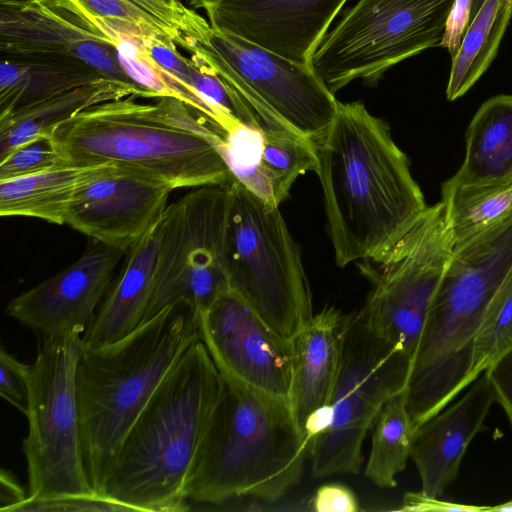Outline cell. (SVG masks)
I'll list each match as a JSON object with an SVG mask.
<instances>
[{
  "label": "cell",
  "mask_w": 512,
  "mask_h": 512,
  "mask_svg": "<svg viewBox=\"0 0 512 512\" xmlns=\"http://www.w3.org/2000/svg\"><path fill=\"white\" fill-rule=\"evenodd\" d=\"M159 223L127 250L118 277L82 335L84 347L113 343L144 322L155 279Z\"/></svg>",
  "instance_id": "21"
},
{
  "label": "cell",
  "mask_w": 512,
  "mask_h": 512,
  "mask_svg": "<svg viewBox=\"0 0 512 512\" xmlns=\"http://www.w3.org/2000/svg\"><path fill=\"white\" fill-rule=\"evenodd\" d=\"M130 95L150 98L140 88L103 78L60 92L0 118V160L37 136L51 135L59 124L86 108Z\"/></svg>",
  "instance_id": "25"
},
{
  "label": "cell",
  "mask_w": 512,
  "mask_h": 512,
  "mask_svg": "<svg viewBox=\"0 0 512 512\" xmlns=\"http://www.w3.org/2000/svg\"><path fill=\"white\" fill-rule=\"evenodd\" d=\"M70 1L95 18L133 24L148 36L168 45L182 46L185 22L160 11L145 0Z\"/></svg>",
  "instance_id": "30"
},
{
  "label": "cell",
  "mask_w": 512,
  "mask_h": 512,
  "mask_svg": "<svg viewBox=\"0 0 512 512\" xmlns=\"http://www.w3.org/2000/svg\"><path fill=\"white\" fill-rule=\"evenodd\" d=\"M401 510L405 511H464L480 512L487 511L488 506H475L458 504L439 500L425 495L424 493H407L403 499Z\"/></svg>",
  "instance_id": "38"
},
{
  "label": "cell",
  "mask_w": 512,
  "mask_h": 512,
  "mask_svg": "<svg viewBox=\"0 0 512 512\" xmlns=\"http://www.w3.org/2000/svg\"><path fill=\"white\" fill-rule=\"evenodd\" d=\"M126 252L90 239L75 262L11 299L6 315L41 335L42 339L68 333L83 335L111 287L116 268Z\"/></svg>",
  "instance_id": "16"
},
{
  "label": "cell",
  "mask_w": 512,
  "mask_h": 512,
  "mask_svg": "<svg viewBox=\"0 0 512 512\" xmlns=\"http://www.w3.org/2000/svg\"><path fill=\"white\" fill-rule=\"evenodd\" d=\"M31 365H26L4 347L0 350V394L25 416L30 398Z\"/></svg>",
  "instance_id": "34"
},
{
  "label": "cell",
  "mask_w": 512,
  "mask_h": 512,
  "mask_svg": "<svg viewBox=\"0 0 512 512\" xmlns=\"http://www.w3.org/2000/svg\"><path fill=\"white\" fill-rule=\"evenodd\" d=\"M229 189L207 185L166 208L159 223L158 257L144 322L185 302L201 315L226 291Z\"/></svg>",
  "instance_id": "13"
},
{
  "label": "cell",
  "mask_w": 512,
  "mask_h": 512,
  "mask_svg": "<svg viewBox=\"0 0 512 512\" xmlns=\"http://www.w3.org/2000/svg\"><path fill=\"white\" fill-rule=\"evenodd\" d=\"M82 335L42 339L31 365L30 398L23 441L28 498L98 493L83 461L76 371Z\"/></svg>",
  "instance_id": "10"
},
{
  "label": "cell",
  "mask_w": 512,
  "mask_h": 512,
  "mask_svg": "<svg viewBox=\"0 0 512 512\" xmlns=\"http://www.w3.org/2000/svg\"><path fill=\"white\" fill-rule=\"evenodd\" d=\"M222 389L206 346H190L125 436L99 493L134 512L189 511L185 488Z\"/></svg>",
  "instance_id": "3"
},
{
  "label": "cell",
  "mask_w": 512,
  "mask_h": 512,
  "mask_svg": "<svg viewBox=\"0 0 512 512\" xmlns=\"http://www.w3.org/2000/svg\"><path fill=\"white\" fill-rule=\"evenodd\" d=\"M228 189L229 288L291 341L314 315L299 249L278 207L269 206L235 179Z\"/></svg>",
  "instance_id": "8"
},
{
  "label": "cell",
  "mask_w": 512,
  "mask_h": 512,
  "mask_svg": "<svg viewBox=\"0 0 512 512\" xmlns=\"http://www.w3.org/2000/svg\"><path fill=\"white\" fill-rule=\"evenodd\" d=\"M316 512H357L359 502L354 492L340 483H327L320 486L311 500Z\"/></svg>",
  "instance_id": "35"
},
{
  "label": "cell",
  "mask_w": 512,
  "mask_h": 512,
  "mask_svg": "<svg viewBox=\"0 0 512 512\" xmlns=\"http://www.w3.org/2000/svg\"><path fill=\"white\" fill-rule=\"evenodd\" d=\"M347 0H223L206 10L210 25L297 64L312 57Z\"/></svg>",
  "instance_id": "18"
},
{
  "label": "cell",
  "mask_w": 512,
  "mask_h": 512,
  "mask_svg": "<svg viewBox=\"0 0 512 512\" xmlns=\"http://www.w3.org/2000/svg\"><path fill=\"white\" fill-rule=\"evenodd\" d=\"M316 148V174L338 267L380 256L427 209L389 125L362 102L338 101Z\"/></svg>",
  "instance_id": "1"
},
{
  "label": "cell",
  "mask_w": 512,
  "mask_h": 512,
  "mask_svg": "<svg viewBox=\"0 0 512 512\" xmlns=\"http://www.w3.org/2000/svg\"><path fill=\"white\" fill-rule=\"evenodd\" d=\"M411 367L412 359L373 335L358 311L345 315L339 370L329 402L334 418L310 447L313 476L359 472L363 440L384 404L406 389Z\"/></svg>",
  "instance_id": "11"
},
{
  "label": "cell",
  "mask_w": 512,
  "mask_h": 512,
  "mask_svg": "<svg viewBox=\"0 0 512 512\" xmlns=\"http://www.w3.org/2000/svg\"><path fill=\"white\" fill-rule=\"evenodd\" d=\"M345 314L327 306L292 338L289 404L303 431L306 417L330 402L337 378Z\"/></svg>",
  "instance_id": "22"
},
{
  "label": "cell",
  "mask_w": 512,
  "mask_h": 512,
  "mask_svg": "<svg viewBox=\"0 0 512 512\" xmlns=\"http://www.w3.org/2000/svg\"><path fill=\"white\" fill-rule=\"evenodd\" d=\"M65 165L52 137L40 135L0 160V181L35 175Z\"/></svg>",
  "instance_id": "32"
},
{
  "label": "cell",
  "mask_w": 512,
  "mask_h": 512,
  "mask_svg": "<svg viewBox=\"0 0 512 512\" xmlns=\"http://www.w3.org/2000/svg\"><path fill=\"white\" fill-rule=\"evenodd\" d=\"M223 0H189V5L192 9H204L205 11L209 8L219 4Z\"/></svg>",
  "instance_id": "42"
},
{
  "label": "cell",
  "mask_w": 512,
  "mask_h": 512,
  "mask_svg": "<svg viewBox=\"0 0 512 512\" xmlns=\"http://www.w3.org/2000/svg\"><path fill=\"white\" fill-rule=\"evenodd\" d=\"M199 340V315L181 302L113 343L83 346L76 371L81 446L88 480L98 493L139 413Z\"/></svg>",
  "instance_id": "4"
},
{
  "label": "cell",
  "mask_w": 512,
  "mask_h": 512,
  "mask_svg": "<svg viewBox=\"0 0 512 512\" xmlns=\"http://www.w3.org/2000/svg\"><path fill=\"white\" fill-rule=\"evenodd\" d=\"M0 51L4 58L77 63L140 88L121 66L113 38L70 0H0Z\"/></svg>",
  "instance_id": "14"
},
{
  "label": "cell",
  "mask_w": 512,
  "mask_h": 512,
  "mask_svg": "<svg viewBox=\"0 0 512 512\" xmlns=\"http://www.w3.org/2000/svg\"><path fill=\"white\" fill-rule=\"evenodd\" d=\"M441 195L452 248L512 213V183L463 185L448 179Z\"/></svg>",
  "instance_id": "28"
},
{
  "label": "cell",
  "mask_w": 512,
  "mask_h": 512,
  "mask_svg": "<svg viewBox=\"0 0 512 512\" xmlns=\"http://www.w3.org/2000/svg\"><path fill=\"white\" fill-rule=\"evenodd\" d=\"M103 79L72 62L42 58H4L0 64V118L60 92ZM106 79V78H105Z\"/></svg>",
  "instance_id": "26"
},
{
  "label": "cell",
  "mask_w": 512,
  "mask_h": 512,
  "mask_svg": "<svg viewBox=\"0 0 512 512\" xmlns=\"http://www.w3.org/2000/svg\"><path fill=\"white\" fill-rule=\"evenodd\" d=\"M451 252L440 201L428 206L384 253L359 264L372 284L358 311L365 326L412 362Z\"/></svg>",
  "instance_id": "12"
},
{
  "label": "cell",
  "mask_w": 512,
  "mask_h": 512,
  "mask_svg": "<svg viewBox=\"0 0 512 512\" xmlns=\"http://www.w3.org/2000/svg\"><path fill=\"white\" fill-rule=\"evenodd\" d=\"M451 181L463 185L512 183V95L486 100L466 131L465 158Z\"/></svg>",
  "instance_id": "24"
},
{
  "label": "cell",
  "mask_w": 512,
  "mask_h": 512,
  "mask_svg": "<svg viewBox=\"0 0 512 512\" xmlns=\"http://www.w3.org/2000/svg\"><path fill=\"white\" fill-rule=\"evenodd\" d=\"M491 383L495 402L512 425V348L484 371Z\"/></svg>",
  "instance_id": "36"
},
{
  "label": "cell",
  "mask_w": 512,
  "mask_h": 512,
  "mask_svg": "<svg viewBox=\"0 0 512 512\" xmlns=\"http://www.w3.org/2000/svg\"><path fill=\"white\" fill-rule=\"evenodd\" d=\"M473 0H454L440 47L453 57L459 49L471 17Z\"/></svg>",
  "instance_id": "37"
},
{
  "label": "cell",
  "mask_w": 512,
  "mask_h": 512,
  "mask_svg": "<svg viewBox=\"0 0 512 512\" xmlns=\"http://www.w3.org/2000/svg\"><path fill=\"white\" fill-rule=\"evenodd\" d=\"M178 1H180V0H178Z\"/></svg>",
  "instance_id": "46"
},
{
  "label": "cell",
  "mask_w": 512,
  "mask_h": 512,
  "mask_svg": "<svg viewBox=\"0 0 512 512\" xmlns=\"http://www.w3.org/2000/svg\"><path fill=\"white\" fill-rule=\"evenodd\" d=\"M372 442L365 475L381 488H393L411 455L415 435L407 409L405 390L382 407L372 426Z\"/></svg>",
  "instance_id": "29"
},
{
  "label": "cell",
  "mask_w": 512,
  "mask_h": 512,
  "mask_svg": "<svg viewBox=\"0 0 512 512\" xmlns=\"http://www.w3.org/2000/svg\"><path fill=\"white\" fill-rule=\"evenodd\" d=\"M484 1L485 0H473L470 20L477 14Z\"/></svg>",
  "instance_id": "44"
},
{
  "label": "cell",
  "mask_w": 512,
  "mask_h": 512,
  "mask_svg": "<svg viewBox=\"0 0 512 512\" xmlns=\"http://www.w3.org/2000/svg\"><path fill=\"white\" fill-rule=\"evenodd\" d=\"M172 191L162 180L118 167L77 194L66 224L127 251L160 221Z\"/></svg>",
  "instance_id": "17"
},
{
  "label": "cell",
  "mask_w": 512,
  "mask_h": 512,
  "mask_svg": "<svg viewBox=\"0 0 512 512\" xmlns=\"http://www.w3.org/2000/svg\"><path fill=\"white\" fill-rule=\"evenodd\" d=\"M200 340L220 374L273 397L289 399L291 341L229 289L199 315Z\"/></svg>",
  "instance_id": "15"
},
{
  "label": "cell",
  "mask_w": 512,
  "mask_h": 512,
  "mask_svg": "<svg viewBox=\"0 0 512 512\" xmlns=\"http://www.w3.org/2000/svg\"><path fill=\"white\" fill-rule=\"evenodd\" d=\"M0 483L1 512H11L15 506L23 502L28 497L27 493L19 485L15 477L7 470H1Z\"/></svg>",
  "instance_id": "40"
},
{
  "label": "cell",
  "mask_w": 512,
  "mask_h": 512,
  "mask_svg": "<svg viewBox=\"0 0 512 512\" xmlns=\"http://www.w3.org/2000/svg\"><path fill=\"white\" fill-rule=\"evenodd\" d=\"M512 271V215L452 249L405 389L417 430L472 380L475 336Z\"/></svg>",
  "instance_id": "6"
},
{
  "label": "cell",
  "mask_w": 512,
  "mask_h": 512,
  "mask_svg": "<svg viewBox=\"0 0 512 512\" xmlns=\"http://www.w3.org/2000/svg\"><path fill=\"white\" fill-rule=\"evenodd\" d=\"M112 164L65 165L35 175L0 181V215L66 224L71 204L90 183L113 172Z\"/></svg>",
  "instance_id": "23"
},
{
  "label": "cell",
  "mask_w": 512,
  "mask_h": 512,
  "mask_svg": "<svg viewBox=\"0 0 512 512\" xmlns=\"http://www.w3.org/2000/svg\"><path fill=\"white\" fill-rule=\"evenodd\" d=\"M487 511H491V512H493V511H499V512L511 511L512 512V500L495 505V506L488 507Z\"/></svg>",
  "instance_id": "43"
},
{
  "label": "cell",
  "mask_w": 512,
  "mask_h": 512,
  "mask_svg": "<svg viewBox=\"0 0 512 512\" xmlns=\"http://www.w3.org/2000/svg\"><path fill=\"white\" fill-rule=\"evenodd\" d=\"M511 18L512 5L506 0L484 1L452 57L446 87L448 101L465 95L486 72L497 55Z\"/></svg>",
  "instance_id": "27"
},
{
  "label": "cell",
  "mask_w": 512,
  "mask_h": 512,
  "mask_svg": "<svg viewBox=\"0 0 512 512\" xmlns=\"http://www.w3.org/2000/svg\"><path fill=\"white\" fill-rule=\"evenodd\" d=\"M494 402L491 383L483 372L461 399L415 431L410 457L418 470L422 493L438 498L455 480L467 447L482 429Z\"/></svg>",
  "instance_id": "20"
},
{
  "label": "cell",
  "mask_w": 512,
  "mask_h": 512,
  "mask_svg": "<svg viewBox=\"0 0 512 512\" xmlns=\"http://www.w3.org/2000/svg\"><path fill=\"white\" fill-rule=\"evenodd\" d=\"M511 348L512 271L491 300L475 336L472 380H476Z\"/></svg>",
  "instance_id": "31"
},
{
  "label": "cell",
  "mask_w": 512,
  "mask_h": 512,
  "mask_svg": "<svg viewBox=\"0 0 512 512\" xmlns=\"http://www.w3.org/2000/svg\"><path fill=\"white\" fill-rule=\"evenodd\" d=\"M506 1L512 5V0H506Z\"/></svg>",
  "instance_id": "45"
},
{
  "label": "cell",
  "mask_w": 512,
  "mask_h": 512,
  "mask_svg": "<svg viewBox=\"0 0 512 512\" xmlns=\"http://www.w3.org/2000/svg\"><path fill=\"white\" fill-rule=\"evenodd\" d=\"M132 508L109 499L100 493L26 498L11 512H114Z\"/></svg>",
  "instance_id": "33"
},
{
  "label": "cell",
  "mask_w": 512,
  "mask_h": 512,
  "mask_svg": "<svg viewBox=\"0 0 512 512\" xmlns=\"http://www.w3.org/2000/svg\"><path fill=\"white\" fill-rule=\"evenodd\" d=\"M138 98L96 104L59 124L50 136L66 164H112L173 190L232 181L222 134L206 118L175 97Z\"/></svg>",
  "instance_id": "2"
},
{
  "label": "cell",
  "mask_w": 512,
  "mask_h": 512,
  "mask_svg": "<svg viewBox=\"0 0 512 512\" xmlns=\"http://www.w3.org/2000/svg\"><path fill=\"white\" fill-rule=\"evenodd\" d=\"M160 11L185 22L188 8L178 0H145Z\"/></svg>",
  "instance_id": "41"
},
{
  "label": "cell",
  "mask_w": 512,
  "mask_h": 512,
  "mask_svg": "<svg viewBox=\"0 0 512 512\" xmlns=\"http://www.w3.org/2000/svg\"><path fill=\"white\" fill-rule=\"evenodd\" d=\"M181 48L209 66L256 118L283 124L316 145L326 135L338 101L311 67L218 30L192 8Z\"/></svg>",
  "instance_id": "7"
},
{
  "label": "cell",
  "mask_w": 512,
  "mask_h": 512,
  "mask_svg": "<svg viewBox=\"0 0 512 512\" xmlns=\"http://www.w3.org/2000/svg\"><path fill=\"white\" fill-rule=\"evenodd\" d=\"M257 121L222 134L224 157L233 179L269 206L279 207L300 175L317 173L316 144L278 122Z\"/></svg>",
  "instance_id": "19"
},
{
  "label": "cell",
  "mask_w": 512,
  "mask_h": 512,
  "mask_svg": "<svg viewBox=\"0 0 512 512\" xmlns=\"http://www.w3.org/2000/svg\"><path fill=\"white\" fill-rule=\"evenodd\" d=\"M333 418V407L330 403L324 404L309 413L302 429L310 447L317 437L331 427Z\"/></svg>",
  "instance_id": "39"
},
{
  "label": "cell",
  "mask_w": 512,
  "mask_h": 512,
  "mask_svg": "<svg viewBox=\"0 0 512 512\" xmlns=\"http://www.w3.org/2000/svg\"><path fill=\"white\" fill-rule=\"evenodd\" d=\"M185 493L191 504L275 501L298 484L310 451L289 401L227 376Z\"/></svg>",
  "instance_id": "5"
},
{
  "label": "cell",
  "mask_w": 512,
  "mask_h": 512,
  "mask_svg": "<svg viewBox=\"0 0 512 512\" xmlns=\"http://www.w3.org/2000/svg\"><path fill=\"white\" fill-rule=\"evenodd\" d=\"M454 0H358L315 51L311 69L335 94L376 85L396 64L440 46Z\"/></svg>",
  "instance_id": "9"
}]
</instances>
